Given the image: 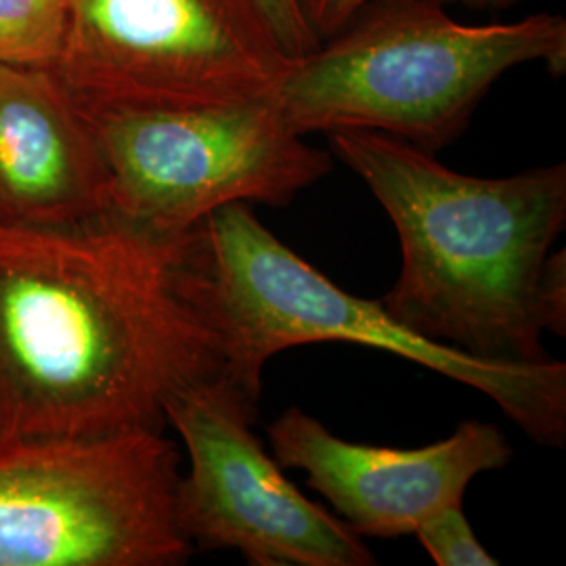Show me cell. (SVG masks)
Returning <instances> with one entry per match:
<instances>
[{
  "label": "cell",
  "mask_w": 566,
  "mask_h": 566,
  "mask_svg": "<svg viewBox=\"0 0 566 566\" xmlns=\"http://www.w3.org/2000/svg\"><path fill=\"white\" fill-rule=\"evenodd\" d=\"M533 61L565 74L563 15L470 25L434 0H369L290 61L273 97L301 135L371 130L434 154L464 133L495 82Z\"/></svg>",
  "instance_id": "277c9868"
},
{
  "label": "cell",
  "mask_w": 566,
  "mask_h": 566,
  "mask_svg": "<svg viewBox=\"0 0 566 566\" xmlns=\"http://www.w3.org/2000/svg\"><path fill=\"white\" fill-rule=\"evenodd\" d=\"M275 462L303 470L344 525L359 537H401L447 506L462 504L468 485L512 462L497 426L464 422L451 437L418 449L364 446L329 432L301 407L266 426Z\"/></svg>",
  "instance_id": "9c48e42d"
},
{
  "label": "cell",
  "mask_w": 566,
  "mask_h": 566,
  "mask_svg": "<svg viewBox=\"0 0 566 566\" xmlns=\"http://www.w3.org/2000/svg\"><path fill=\"white\" fill-rule=\"evenodd\" d=\"M181 453L163 430L0 443V566H175Z\"/></svg>",
  "instance_id": "5b68a950"
},
{
  "label": "cell",
  "mask_w": 566,
  "mask_h": 566,
  "mask_svg": "<svg viewBox=\"0 0 566 566\" xmlns=\"http://www.w3.org/2000/svg\"><path fill=\"white\" fill-rule=\"evenodd\" d=\"M327 137L399 233L401 275L380 298L390 317L481 359H549L539 282L565 229V164L483 179L382 133Z\"/></svg>",
  "instance_id": "7a4b0ae2"
},
{
  "label": "cell",
  "mask_w": 566,
  "mask_h": 566,
  "mask_svg": "<svg viewBox=\"0 0 566 566\" xmlns=\"http://www.w3.org/2000/svg\"><path fill=\"white\" fill-rule=\"evenodd\" d=\"M303 9L304 20L311 25L313 34L324 41L338 32L346 21L350 20L369 0H298ZM449 4L455 0H434Z\"/></svg>",
  "instance_id": "9a60e30c"
},
{
  "label": "cell",
  "mask_w": 566,
  "mask_h": 566,
  "mask_svg": "<svg viewBox=\"0 0 566 566\" xmlns=\"http://www.w3.org/2000/svg\"><path fill=\"white\" fill-rule=\"evenodd\" d=\"M72 0H0V63L51 67Z\"/></svg>",
  "instance_id": "8fae6325"
},
{
  "label": "cell",
  "mask_w": 566,
  "mask_h": 566,
  "mask_svg": "<svg viewBox=\"0 0 566 566\" xmlns=\"http://www.w3.org/2000/svg\"><path fill=\"white\" fill-rule=\"evenodd\" d=\"M109 208L86 112L49 67L0 63V227L60 229Z\"/></svg>",
  "instance_id": "30bf717a"
},
{
  "label": "cell",
  "mask_w": 566,
  "mask_h": 566,
  "mask_svg": "<svg viewBox=\"0 0 566 566\" xmlns=\"http://www.w3.org/2000/svg\"><path fill=\"white\" fill-rule=\"evenodd\" d=\"M259 2L273 32L277 34L285 53L292 60L313 51L319 44V39L313 34L311 25L304 20L298 0H259Z\"/></svg>",
  "instance_id": "4fadbf2b"
},
{
  "label": "cell",
  "mask_w": 566,
  "mask_h": 566,
  "mask_svg": "<svg viewBox=\"0 0 566 566\" xmlns=\"http://www.w3.org/2000/svg\"><path fill=\"white\" fill-rule=\"evenodd\" d=\"M177 280L214 332L223 376L261 403L266 361L298 344L378 348L483 392L539 446L566 439V365L493 361L432 343L399 324L380 301L348 294L264 227L248 203H231L185 231Z\"/></svg>",
  "instance_id": "3957f363"
},
{
  "label": "cell",
  "mask_w": 566,
  "mask_h": 566,
  "mask_svg": "<svg viewBox=\"0 0 566 566\" xmlns=\"http://www.w3.org/2000/svg\"><path fill=\"white\" fill-rule=\"evenodd\" d=\"M182 235L114 212L0 227V443L163 430L177 392L223 374L179 290Z\"/></svg>",
  "instance_id": "6da1fadb"
},
{
  "label": "cell",
  "mask_w": 566,
  "mask_h": 566,
  "mask_svg": "<svg viewBox=\"0 0 566 566\" xmlns=\"http://www.w3.org/2000/svg\"><path fill=\"white\" fill-rule=\"evenodd\" d=\"M109 172V212L181 235L231 203L285 208L332 170L273 95L252 102L86 114Z\"/></svg>",
  "instance_id": "52a82bcc"
},
{
  "label": "cell",
  "mask_w": 566,
  "mask_h": 566,
  "mask_svg": "<svg viewBox=\"0 0 566 566\" xmlns=\"http://www.w3.org/2000/svg\"><path fill=\"white\" fill-rule=\"evenodd\" d=\"M539 311L544 329L566 334V254L565 250L547 254L539 282Z\"/></svg>",
  "instance_id": "5bb4252c"
},
{
  "label": "cell",
  "mask_w": 566,
  "mask_h": 566,
  "mask_svg": "<svg viewBox=\"0 0 566 566\" xmlns=\"http://www.w3.org/2000/svg\"><path fill=\"white\" fill-rule=\"evenodd\" d=\"M290 61L259 0H72L49 70L95 114L261 99Z\"/></svg>",
  "instance_id": "8992f818"
},
{
  "label": "cell",
  "mask_w": 566,
  "mask_h": 566,
  "mask_svg": "<svg viewBox=\"0 0 566 566\" xmlns=\"http://www.w3.org/2000/svg\"><path fill=\"white\" fill-rule=\"evenodd\" d=\"M460 2L474 11H502L507 7H514L521 0H460Z\"/></svg>",
  "instance_id": "2e32d148"
},
{
  "label": "cell",
  "mask_w": 566,
  "mask_h": 566,
  "mask_svg": "<svg viewBox=\"0 0 566 566\" xmlns=\"http://www.w3.org/2000/svg\"><path fill=\"white\" fill-rule=\"evenodd\" d=\"M430 558L439 566H495L500 565L481 542L465 518L462 504L447 506L426 518L413 531Z\"/></svg>",
  "instance_id": "7c38bea8"
},
{
  "label": "cell",
  "mask_w": 566,
  "mask_h": 566,
  "mask_svg": "<svg viewBox=\"0 0 566 566\" xmlns=\"http://www.w3.org/2000/svg\"><path fill=\"white\" fill-rule=\"evenodd\" d=\"M166 422L189 453L177 521L200 549H238L252 566H371L364 537L290 483L252 432L259 405L223 374L187 386Z\"/></svg>",
  "instance_id": "ba28073f"
}]
</instances>
